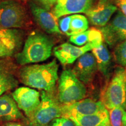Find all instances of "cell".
<instances>
[{
  "label": "cell",
  "mask_w": 126,
  "mask_h": 126,
  "mask_svg": "<svg viewBox=\"0 0 126 126\" xmlns=\"http://www.w3.org/2000/svg\"><path fill=\"white\" fill-rule=\"evenodd\" d=\"M59 65L56 60L43 64L26 65L20 69L19 78L31 88L53 92L58 79Z\"/></svg>",
  "instance_id": "cell-1"
},
{
  "label": "cell",
  "mask_w": 126,
  "mask_h": 126,
  "mask_svg": "<svg viewBox=\"0 0 126 126\" xmlns=\"http://www.w3.org/2000/svg\"><path fill=\"white\" fill-rule=\"evenodd\" d=\"M53 46V41L45 34L33 32L28 36L22 51L16 54V60L23 65L42 62L51 56Z\"/></svg>",
  "instance_id": "cell-2"
},
{
  "label": "cell",
  "mask_w": 126,
  "mask_h": 126,
  "mask_svg": "<svg viewBox=\"0 0 126 126\" xmlns=\"http://www.w3.org/2000/svg\"><path fill=\"white\" fill-rule=\"evenodd\" d=\"M126 67H118L100 94V101L106 109L123 106L126 97Z\"/></svg>",
  "instance_id": "cell-3"
},
{
  "label": "cell",
  "mask_w": 126,
  "mask_h": 126,
  "mask_svg": "<svg viewBox=\"0 0 126 126\" xmlns=\"http://www.w3.org/2000/svg\"><path fill=\"white\" fill-rule=\"evenodd\" d=\"M87 88L78 79L73 71L65 70L61 74L59 81L57 99L61 105H70L87 96Z\"/></svg>",
  "instance_id": "cell-4"
},
{
  "label": "cell",
  "mask_w": 126,
  "mask_h": 126,
  "mask_svg": "<svg viewBox=\"0 0 126 126\" xmlns=\"http://www.w3.org/2000/svg\"><path fill=\"white\" fill-rule=\"evenodd\" d=\"M40 105L28 120V126H47L56 118L62 117V105L52 92L42 91Z\"/></svg>",
  "instance_id": "cell-5"
},
{
  "label": "cell",
  "mask_w": 126,
  "mask_h": 126,
  "mask_svg": "<svg viewBox=\"0 0 126 126\" xmlns=\"http://www.w3.org/2000/svg\"><path fill=\"white\" fill-rule=\"evenodd\" d=\"M28 14L25 7L15 0L0 2V27L6 29L22 28L27 24Z\"/></svg>",
  "instance_id": "cell-6"
},
{
  "label": "cell",
  "mask_w": 126,
  "mask_h": 126,
  "mask_svg": "<svg viewBox=\"0 0 126 126\" xmlns=\"http://www.w3.org/2000/svg\"><path fill=\"white\" fill-rule=\"evenodd\" d=\"M100 31L107 45L111 47L117 46L126 39V16L119 11Z\"/></svg>",
  "instance_id": "cell-7"
},
{
  "label": "cell",
  "mask_w": 126,
  "mask_h": 126,
  "mask_svg": "<svg viewBox=\"0 0 126 126\" xmlns=\"http://www.w3.org/2000/svg\"><path fill=\"white\" fill-rule=\"evenodd\" d=\"M12 96L28 119L32 116L41 102L40 93L29 87L18 88L14 91Z\"/></svg>",
  "instance_id": "cell-8"
},
{
  "label": "cell",
  "mask_w": 126,
  "mask_h": 126,
  "mask_svg": "<svg viewBox=\"0 0 126 126\" xmlns=\"http://www.w3.org/2000/svg\"><path fill=\"white\" fill-rule=\"evenodd\" d=\"M103 42H91L80 47L65 43L54 47V54L63 65L71 64L85 53L98 47Z\"/></svg>",
  "instance_id": "cell-9"
},
{
  "label": "cell",
  "mask_w": 126,
  "mask_h": 126,
  "mask_svg": "<svg viewBox=\"0 0 126 126\" xmlns=\"http://www.w3.org/2000/svg\"><path fill=\"white\" fill-rule=\"evenodd\" d=\"M100 100L85 98L70 105H62V117L72 119L96 113L105 109Z\"/></svg>",
  "instance_id": "cell-10"
},
{
  "label": "cell",
  "mask_w": 126,
  "mask_h": 126,
  "mask_svg": "<svg viewBox=\"0 0 126 126\" xmlns=\"http://www.w3.org/2000/svg\"><path fill=\"white\" fill-rule=\"evenodd\" d=\"M23 39V32L21 30L0 27V58L15 54L22 45Z\"/></svg>",
  "instance_id": "cell-11"
},
{
  "label": "cell",
  "mask_w": 126,
  "mask_h": 126,
  "mask_svg": "<svg viewBox=\"0 0 126 126\" xmlns=\"http://www.w3.org/2000/svg\"><path fill=\"white\" fill-rule=\"evenodd\" d=\"M97 69V63L92 53H85L77 60L72 71L79 81L86 86H91Z\"/></svg>",
  "instance_id": "cell-12"
},
{
  "label": "cell",
  "mask_w": 126,
  "mask_h": 126,
  "mask_svg": "<svg viewBox=\"0 0 126 126\" xmlns=\"http://www.w3.org/2000/svg\"><path fill=\"white\" fill-rule=\"evenodd\" d=\"M30 9L36 22L42 29L50 34H61L57 18L53 13L33 2H30Z\"/></svg>",
  "instance_id": "cell-13"
},
{
  "label": "cell",
  "mask_w": 126,
  "mask_h": 126,
  "mask_svg": "<svg viewBox=\"0 0 126 126\" xmlns=\"http://www.w3.org/2000/svg\"><path fill=\"white\" fill-rule=\"evenodd\" d=\"M117 7L111 4L110 0H99L98 4L91 8L86 14L93 25L102 27L108 23Z\"/></svg>",
  "instance_id": "cell-14"
},
{
  "label": "cell",
  "mask_w": 126,
  "mask_h": 126,
  "mask_svg": "<svg viewBox=\"0 0 126 126\" xmlns=\"http://www.w3.org/2000/svg\"><path fill=\"white\" fill-rule=\"evenodd\" d=\"M94 0H64L56 4L53 14L57 19L72 14L86 13L92 8Z\"/></svg>",
  "instance_id": "cell-15"
},
{
  "label": "cell",
  "mask_w": 126,
  "mask_h": 126,
  "mask_svg": "<svg viewBox=\"0 0 126 126\" xmlns=\"http://www.w3.org/2000/svg\"><path fill=\"white\" fill-rule=\"evenodd\" d=\"M23 116L12 96L3 94L0 96V120L14 121L21 119Z\"/></svg>",
  "instance_id": "cell-16"
},
{
  "label": "cell",
  "mask_w": 126,
  "mask_h": 126,
  "mask_svg": "<svg viewBox=\"0 0 126 126\" xmlns=\"http://www.w3.org/2000/svg\"><path fill=\"white\" fill-rule=\"evenodd\" d=\"M92 53L97 63V69L106 79L109 78L111 68V56L106 45L102 43L92 50Z\"/></svg>",
  "instance_id": "cell-17"
},
{
  "label": "cell",
  "mask_w": 126,
  "mask_h": 126,
  "mask_svg": "<svg viewBox=\"0 0 126 126\" xmlns=\"http://www.w3.org/2000/svg\"><path fill=\"white\" fill-rule=\"evenodd\" d=\"M71 120L77 126H110L109 114L106 109L94 114L78 116Z\"/></svg>",
  "instance_id": "cell-18"
},
{
  "label": "cell",
  "mask_w": 126,
  "mask_h": 126,
  "mask_svg": "<svg viewBox=\"0 0 126 126\" xmlns=\"http://www.w3.org/2000/svg\"><path fill=\"white\" fill-rule=\"evenodd\" d=\"M70 42L79 46H82L91 42H103V37L100 31L91 29L81 33L70 36Z\"/></svg>",
  "instance_id": "cell-19"
},
{
  "label": "cell",
  "mask_w": 126,
  "mask_h": 126,
  "mask_svg": "<svg viewBox=\"0 0 126 126\" xmlns=\"http://www.w3.org/2000/svg\"><path fill=\"white\" fill-rule=\"evenodd\" d=\"M16 85L17 81L11 65L7 61L0 60V86H5L10 89Z\"/></svg>",
  "instance_id": "cell-20"
},
{
  "label": "cell",
  "mask_w": 126,
  "mask_h": 126,
  "mask_svg": "<svg viewBox=\"0 0 126 126\" xmlns=\"http://www.w3.org/2000/svg\"><path fill=\"white\" fill-rule=\"evenodd\" d=\"M88 23V19L85 16L81 14H74L71 15L70 28L67 35L71 36L87 31Z\"/></svg>",
  "instance_id": "cell-21"
},
{
  "label": "cell",
  "mask_w": 126,
  "mask_h": 126,
  "mask_svg": "<svg viewBox=\"0 0 126 126\" xmlns=\"http://www.w3.org/2000/svg\"><path fill=\"white\" fill-rule=\"evenodd\" d=\"M110 126H123V114L124 111L123 106H116L108 109Z\"/></svg>",
  "instance_id": "cell-22"
},
{
  "label": "cell",
  "mask_w": 126,
  "mask_h": 126,
  "mask_svg": "<svg viewBox=\"0 0 126 126\" xmlns=\"http://www.w3.org/2000/svg\"><path fill=\"white\" fill-rule=\"evenodd\" d=\"M114 56L118 64L122 67H126V39L116 46Z\"/></svg>",
  "instance_id": "cell-23"
},
{
  "label": "cell",
  "mask_w": 126,
  "mask_h": 126,
  "mask_svg": "<svg viewBox=\"0 0 126 126\" xmlns=\"http://www.w3.org/2000/svg\"><path fill=\"white\" fill-rule=\"evenodd\" d=\"M49 126H77V125L68 118L60 117L54 119L49 124Z\"/></svg>",
  "instance_id": "cell-24"
},
{
  "label": "cell",
  "mask_w": 126,
  "mask_h": 126,
  "mask_svg": "<svg viewBox=\"0 0 126 126\" xmlns=\"http://www.w3.org/2000/svg\"><path fill=\"white\" fill-rule=\"evenodd\" d=\"M71 19V15L64 17L59 20V26L61 32L64 33L66 34L68 33L70 28Z\"/></svg>",
  "instance_id": "cell-25"
},
{
  "label": "cell",
  "mask_w": 126,
  "mask_h": 126,
  "mask_svg": "<svg viewBox=\"0 0 126 126\" xmlns=\"http://www.w3.org/2000/svg\"><path fill=\"white\" fill-rule=\"evenodd\" d=\"M36 1L40 3L44 7V8L48 11L57 3L58 0H36Z\"/></svg>",
  "instance_id": "cell-26"
},
{
  "label": "cell",
  "mask_w": 126,
  "mask_h": 126,
  "mask_svg": "<svg viewBox=\"0 0 126 126\" xmlns=\"http://www.w3.org/2000/svg\"><path fill=\"white\" fill-rule=\"evenodd\" d=\"M116 2L122 10V13L126 16V0H116Z\"/></svg>",
  "instance_id": "cell-27"
},
{
  "label": "cell",
  "mask_w": 126,
  "mask_h": 126,
  "mask_svg": "<svg viewBox=\"0 0 126 126\" xmlns=\"http://www.w3.org/2000/svg\"><path fill=\"white\" fill-rule=\"evenodd\" d=\"M3 126H23L21 124L16 122H9L7 123Z\"/></svg>",
  "instance_id": "cell-28"
},
{
  "label": "cell",
  "mask_w": 126,
  "mask_h": 126,
  "mask_svg": "<svg viewBox=\"0 0 126 126\" xmlns=\"http://www.w3.org/2000/svg\"><path fill=\"white\" fill-rule=\"evenodd\" d=\"M8 90H9V89L5 86H0V96Z\"/></svg>",
  "instance_id": "cell-29"
},
{
  "label": "cell",
  "mask_w": 126,
  "mask_h": 126,
  "mask_svg": "<svg viewBox=\"0 0 126 126\" xmlns=\"http://www.w3.org/2000/svg\"><path fill=\"white\" fill-rule=\"evenodd\" d=\"M122 120H123V124L126 126V111H125V110L123 111Z\"/></svg>",
  "instance_id": "cell-30"
},
{
  "label": "cell",
  "mask_w": 126,
  "mask_h": 126,
  "mask_svg": "<svg viewBox=\"0 0 126 126\" xmlns=\"http://www.w3.org/2000/svg\"><path fill=\"white\" fill-rule=\"evenodd\" d=\"M123 108L124 110L126 111V97H125V100H124V104L123 105Z\"/></svg>",
  "instance_id": "cell-31"
},
{
  "label": "cell",
  "mask_w": 126,
  "mask_h": 126,
  "mask_svg": "<svg viewBox=\"0 0 126 126\" xmlns=\"http://www.w3.org/2000/svg\"><path fill=\"white\" fill-rule=\"evenodd\" d=\"M64 1V0H58L57 4H60L61 3H62Z\"/></svg>",
  "instance_id": "cell-32"
},
{
  "label": "cell",
  "mask_w": 126,
  "mask_h": 126,
  "mask_svg": "<svg viewBox=\"0 0 126 126\" xmlns=\"http://www.w3.org/2000/svg\"><path fill=\"white\" fill-rule=\"evenodd\" d=\"M123 126H126V125H123Z\"/></svg>",
  "instance_id": "cell-33"
},
{
  "label": "cell",
  "mask_w": 126,
  "mask_h": 126,
  "mask_svg": "<svg viewBox=\"0 0 126 126\" xmlns=\"http://www.w3.org/2000/svg\"></svg>",
  "instance_id": "cell-34"
}]
</instances>
